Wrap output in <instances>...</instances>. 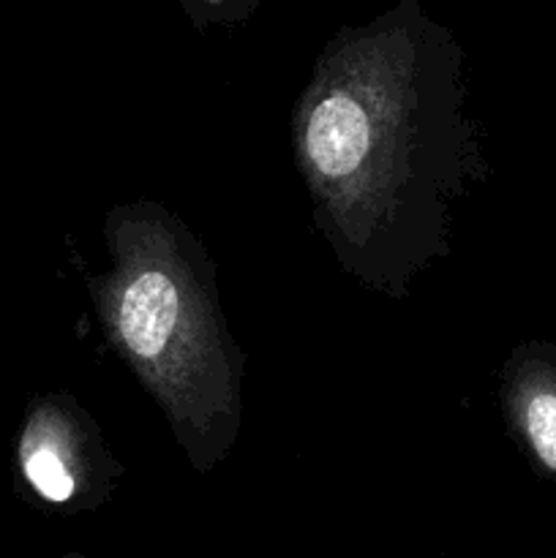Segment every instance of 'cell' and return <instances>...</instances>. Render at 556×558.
<instances>
[{
	"label": "cell",
	"mask_w": 556,
	"mask_h": 558,
	"mask_svg": "<svg viewBox=\"0 0 556 558\" xmlns=\"http://www.w3.org/2000/svg\"><path fill=\"white\" fill-rule=\"evenodd\" d=\"M461 49L414 3L347 27L292 109L314 221L347 276L407 300L452 251V207L485 178Z\"/></svg>",
	"instance_id": "cell-1"
},
{
	"label": "cell",
	"mask_w": 556,
	"mask_h": 558,
	"mask_svg": "<svg viewBox=\"0 0 556 558\" xmlns=\"http://www.w3.org/2000/svg\"><path fill=\"white\" fill-rule=\"evenodd\" d=\"M109 270L90 278L101 330L156 401L196 474L232 452L243 423V352L223 319L216 265L158 202L104 218Z\"/></svg>",
	"instance_id": "cell-2"
},
{
	"label": "cell",
	"mask_w": 556,
	"mask_h": 558,
	"mask_svg": "<svg viewBox=\"0 0 556 558\" xmlns=\"http://www.w3.org/2000/svg\"><path fill=\"white\" fill-rule=\"evenodd\" d=\"M16 469L38 501L71 512L104 505L123 474L96 423L63 392L38 396L27 407Z\"/></svg>",
	"instance_id": "cell-3"
},
{
	"label": "cell",
	"mask_w": 556,
	"mask_h": 558,
	"mask_svg": "<svg viewBox=\"0 0 556 558\" xmlns=\"http://www.w3.org/2000/svg\"><path fill=\"white\" fill-rule=\"evenodd\" d=\"M499 398L512 436L556 477V347L521 343L499 374Z\"/></svg>",
	"instance_id": "cell-4"
},
{
	"label": "cell",
	"mask_w": 556,
	"mask_h": 558,
	"mask_svg": "<svg viewBox=\"0 0 556 558\" xmlns=\"http://www.w3.org/2000/svg\"><path fill=\"white\" fill-rule=\"evenodd\" d=\"M194 3L200 5V9H205L210 20L234 22L240 20V16L249 14L254 0H194Z\"/></svg>",
	"instance_id": "cell-5"
},
{
	"label": "cell",
	"mask_w": 556,
	"mask_h": 558,
	"mask_svg": "<svg viewBox=\"0 0 556 558\" xmlns=\"http://www.w3.org/2000/svg\"><path fill=\"white\" fill-rule=\"evenodd\" d=\"M58 558H85L82 554H65V556H58Z\"/></svg>",
	"instance_id": "cell-6"
}]
</instances>
